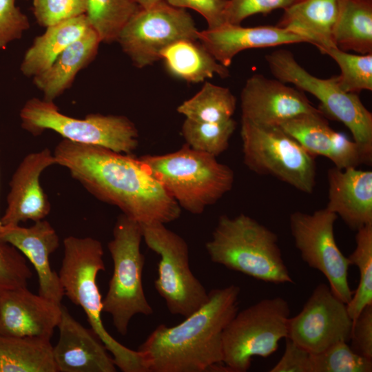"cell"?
<instances>
[{
    "label": "cell",
    "instance_id": "1",
    "mask_svg": "<svg viewBox=\"0 0 372 372\" xmlns=\"http://www.w3.org/2000/svg\"><path fill=\"white\" fill-rule=\"evenodd\" d=\"M53 154L91 194L141 225H165L180 216L181 208L139 158L65 138Z\"/></svg>",
    "mask_w": 372,
    "mask_h": 372
},
{
    "label": "cell",
    "instance_id": "2",
    "mask_svg": "<svg viewBox=\"0 0 372 372\" xmlns=\"http://www.w3.org/2000/svg\"><path fill=\"white\" fill-rule=\"evenodd\" d=\"M240 289H212L208 300L178 324L158 325L138 349L145 372L228 371L223 331L238 311Z\"/></svg>",
    "mask_w": 372,
    "mask_h": 372
},
{
    "label": "cell",
    "instance_id": "3",
    "mask_svg": "<svg viewBox=\"0 0 372 372\" xmlns=\"http://www.w3.org/2000/svg\"><path fill=\"white\" fill-rule=\"evenodd\" d=\"M210 260L256 280L293 283L276 234L245 214L222 215L205 244Z\"/></svg>",
    "mask_w": 372,
    "mask_h": 372
},
{
    "label": "cell",
    "instance_id": "4",
    "mask_svg": "<svg viewBox=\"0 0 372 372\" xmlns=\"http://www.w3.org/2000/svg\"><path fill=\"white\" fill-rule=\"evenodd\" d=\"M103 255L102 244L95 238L70 236L64 239L59 273L64 296L83 309L91 329L112 355L117 367L124 372H145L138 351L115 340L103 323V299L96 278L99 272L105 269Z\"/></svg>",
    "mask_w": 372,
    "mask_h": 372
},
{
    "label": "cell",
    "instance_id": "5",
    "mask_svg": "<svg viewBox=\"0 0 372 372\" xmlns=\"http://www.w3.org/2000/svg\"><path fill=\"white\" fill-rule=\"evenodd\" d=\"M216 157L196 151L185 144L161 155H145L140 161L179 207L201 214L229 192L234 173Z\"/></svg>",
    "mask_w": 372,
    "mask_h": 372
},
{
    "label": "cell",
    "instance_id": "6",
    "mask_svg": "<svg viewBox=\"0 0 372 372\" xmlns=\"http://www.w3.org/2000/svg\"><path fill=\"white\" fill-rule=\"evenodd\" d=\"M142 239L140 223L121 214L114 227L113 238L107 245L113 273L103 299V312L111 315L114 327L122 335H126L133 316L154 313L143 286L145 258L140 249Z\"/></svg>",
    "mask_w": 372,
    "mask_h": 372
},
{
    "label": "cell",
    "instance_id": "7",
    "mask_svg": "<svg viewBox=\"0 0 372 372\" xmlns=\"http://www.w3.org/2000/svg\"><path fill=\"white\" fill-rule=\"evenodd\" d=\"M265 60L275 79L313 95L320 101V110L323 114L342 123L351 133L368 164L371 163L372 114L357 94L342 90L337 76L321 79L312 75L297 62L293 54L288 50H276L267 54Z\"/></svg>",
    "mask_w": 372,
    "mask_h": 372
},
{
    "label": "cell",
    "instance_id": "8",
    "mask_svg": "<svg viewBox=\"0 0 372 372\" xmlns=\"http://www.w3.org/2000/svg\"><path fill=\"white\" fill-rule=\"evenodd\" d=\"M19 116L22 127L35 136L50 130L71 141L125 154H132L138 145L136 125L123 115L89 114L76 118L62 114L53 101L32 98Z\"/></svg>",
    "mask_w": 372,
    "mask_h": 372
},
{
    "label": "cell",
    "instance_id": "9",
    "mask_svg": "<svg viewBox=\"0 0 372 372\" xmlns=\"http://www.w3.org/2000/svg\"><path fill=\"white\" fill-rule=\"evenodd\" d=\"M243 162L251 172L271 176L311 194L316 186L315 157L279 126L241 120Z\"/></svg>",
    "mask_w": 372,
    "mask_h": 372
},
{
    "label": "cell",
    "instance_id": "10",
    "mask_svg": "<svg viewBox=\"0 0 372 372\" xmlns=\"http://www.w3.org/2000/svg\"><path fill=\"white\" fill-rule=\"evenodd\" d=\"M290 309L282 297L265 298L238 311L222 334L223 364L231 372H246L253 357L267 358L288 334Z\"/></svg>",
    "mask_w": 372,
    "mask_h": 372
},
{
    "label": "cell",
    "instance_id": "11",
    "mask_svg": "<svg viewBox=\"0 0 372 372\" xmlns=\"http://www.w3.org/2000/svg\"><path fill=\"white\" fill-rule=\"evenodd\" d=\"M141 226L145 244L160 256L155 289L172 314L191 315L208 300L209 292L190 269L187 242L165 224Z\"/></svg>",
    "mask_w": 372,
    "mask_h": 372
},
{
    "label": "cell",
    "instance_id": "12",
    "mask_svg": "<svg viewBox=\"0 0 372 372\" xmlns=\"http://www.w3.org/2000/svg\"><path fill=\"white\" fill-rule=\"evenodd\" d=\"M198 29L185 9L164 0L140 8L121 31L116 41L134 66L143 68L160 60L161 51L182 39L198 40Z\"/></svg>",
    "mask_w": 372,
    "mask_h": 372
},
{
    "label": "cell",
    "instance_id": "13",
    "mask_svg": "<svg viewBox=\"0 0 372 372\" xmlns=\"http://www.w3.org/2000/svg\"><path fill=\"white\" fill-rule=\"evenodd\" d=\"M338 216L326 207L312 214H291L289 227L302 260L320 271L332 293L345 304L353 296L349 284V260L343 255L334 236Z\"/></svg>",
    "mask_w": 372,
    "mask_h": 372
},
{
    "label": "cell",
    "instance_id": "14",
    "mask_svg": "<svg viewBox=\"0 0 372 372\" xmlns=\"http://www.w3.org/2000/svg\"><path fill=\"white\" fill-rule=\"evenodd\" d=\"M352 326L347 304L322 283L313 289L302 310L289 317L287 338L316 353L337 342H348Z\"/></svg>",
    "mask_w": 372,
    "mask_h": 372
},
{
    "label": "cell",
    "instance_id": "15",
    "mask_svg": "<svg viewBox=\"0 0 372 372\" xmlns=\"http://www.w3.org/2000/svg\"><path fill=\"white\" fill-rule=\"evenodd\" d=\"M240 108L241 120L265 126H279L303 114L322 113L304 92L260 74L247 79L240 93Z\"/></svg>",
    "mask_w": 372,
    "mask_h": 372
},
{
    "label": "cell",
    "instance_id": "16",
    "mask_svg": "<svg viewBox=\"0 0 372 372\" xmlns=\"http://www.w3.org/2000/svg\"><path fill=\"white\" fill-rule=\"evenodd\" d=\"M61 304L34 294L27 286L0 290V335L50 340Z\"/></svg>",
    "mask_w": 372,
    "mask_h": 372
},
{
    "label": "cell",
    "instance_id": "17",
    "mask_svg": "<svg viewBox=\"0 0 372 372\" xmlns=\"http://www.w3.org/2000/svg\"><path fill=\"white\" fill-rule=\"evenodd\" d=\"M53 165H56V159L47 147L28 154L22 160L10 182L1 225H19L29 220L37 222L49 214L51 205L39 178L41 173Z\"/></svg>",
    "mask_w": 372,
    "mask_h": 372
},
{
    "label": "cell",
    "instance_id": "18",
    "mask_svg": "<svg viewBox=\"0 0 372 372\" xmlns=\"http://www.w3.org/2000/svg\"><path fill=\"white\" fill-rule=\"evenodd\" d=\"M59 338L52 347L58 372H115L113 357L92 329L83 327L61 306Z\"/></svg>",
    "mask_w": 372,
    "mask_h": 372
},
{
    "label": "cell",
    "instance_id": "19",
    "mask_svg": "<svg viewBox=\"0 0 372 372\" xmlns=\"http://www.w3.org/2000/svg\"><path fill=\"white\" fill-rule=\"evenodd\" d=\"M0 241L12 245L30 261L38 276L39 294L61 304L63 289L50 262V255L59 247V237L50 223L41 220L30 227L1 225Z\"/></svg>",
    "mask_w": 372,
    "mask_h": 372
},
{
    "label": "cell",
    "instance_id": "20",
    "mask_svg": "<svg viewBox=\"0 0 372 372\" xmlns=\"http://www.w3.org/2000/svg\"><path fill=\"white\" fill-rule=\"evenodd\" d=\"M279 127L313 156H322L339 169L368 164L359 145L332 129L322 113L303 114Z\"/></svg>",
    "mask_w": 372,
    "mask_h": 372
},
{
    "label": "cell",
    "instance_id": "21",
    "mask_svg": "<svg viewBox=\"0 0 372 372\" xmlns=\"http://www.w3.org/2000/svg\"><path fill=\"white\" fill-rule=\"evenodd\" d=\"M197 37L214 59L227 68L237 54L245 50L307 43L300 36L278 25L242 27L227 23L198 30Z\"/></svg>",
    "mask_w": 372,
    "mask_h": 372
},
{
    "label": "cell",
    "instance_id": "22",
    "mask_svg": "<svg viewBox=\"0 0 372 372\" xmlns=\"http://www.w3.org/2000/svg\"><path fill=\"white\" fill-rule=\"evenodd\" d=\"M329 211L353 230L372 224V172L357 167L330 168L327 172Z\"/></svg>",
    "mask_w": 372,
    "mask_h": 372
},
{
    "label": "cell",
    "instance_id": "23",
    "mask_svg": "<svg viewBox=\"0 0 372 372\" xmlns=\"http://www.w3.org/2000/svg\"><path fill=\"white\" fill-rule=\"evenodd\" d=\"M344 0H296L284 10L278 26L304 38L319 50L336 47L333 32Z\"/></svg>",
    "mask_w": 372,
    "mask_h": 372
},
{
    "label": "cell",
    "instance_id": "24",
    "mask_svg": "<svg viewBox=\"0 0 372 372\" xmlns=\"http://www.w3.org/2000/svg\"><path fill=\"white\" fill-rule=\"evenodd\" d=\"M100 39L91 27L69 45L44 72L32 77L43 99L53 101L68 90L78 72L90 63L97 54Z\"/></svg>",
    "mask_w": 372,
    "mask_h": 372
},
{
    "label": "cell",
    "instance_id": "25",
    "mask_svg": "<svg viewBox=\"0 0 372 372\" xmlns=\"http://www.w3.org/2000/svg\"><path fill=\"white\" fill-rule=\"evenodd\" d=\"M90 28L85 14L46 28L26 50L20 66L22 74L34 77L46 70L57 56Z\"/></svg>",
    "mask_w": 372,
    "mask_h": 372
},
{
    "label": "cell",
    "instance_id": "26",
    "mask_svg": "<svg viewBox=\"0 0 372 372\" xmlns=\"http://www.w3.org/2000/svg\"><path fill=\"white\" fill-rule=\"evenodd\" d=\"M168 72L189 83H199L216 74L229 76L228 68L218 62L198 40L182 39L165 49L160 54Z\"/></svg>",
    "mask_w": 372,
    "mask_h": 372
},
{
    "label": "cell",
    "instance_id": "27",
    "mask_svg": "<svg viewBox=\"0 0 372 372\" xmlns=\"http://www.w3.org/2000/svg\"><path fill=\"white\" fill-rule=\"evenodd\" d=\"M0 372H58L50 340L0 335Z\"/></svg>",
    "mask_w": 372,
    "mask_h": 372
},
{
    "label": "cell",
    "instance_id": "28",
    "mask_svg": "<svg viewBox=\"0 0 372 372\" xmlns=\"http://www.w3.org/2000/svg\"><path fill=\"white\" fill-rule=\"evenodd\" d=\"M333 41L343 51L372 53V0L343 1Z\"/></svg>",
    "mask_w": 372,
    "mask_h": 372
},
{
    "label": "cell",
    "instance_id": "29",
    "mask_svg": "<svg viewBox=\"0 0 372 372\" xmlns=\"http://www.w3.org/2000/svg\"><path fill=\"white\" fill-rule=\"evenodd\" d=\"M236 103L229 89L206 81L195 95L183 101L176 110L187 119L219 123L232 118Z\"/></svg>",
    "mask_w": 372,
    "mask_h": 372
},
{
    "label": "cell",
    "instance_id": "30",
    "mask_svg": "<svg viewBox=\"0 0 372 372\" xmlns=\"http://www.w3.org/2000/svg\"><path fill=\"white\" fill-rule=\"evenodd\" d=\"M141 7L135 0H87L85 16L101 42L116 41L131 17Z\"/></svg>",
    "mask_w": 372,
    "mask_h": 372
},
{
    "label": "cell",
    "instance_id": "31",
    "mask_svg": "<svg viewBox=\"0 0 372 372\" xmlns=\"http://www.w3.org/2000/svg\"><path fill=\"white\" fill-rule=\"evenodd\" d=\"M355 248L348 257L351 265L358 267L359 283L347 304V311L353 321L364 307L372 304V224L357 230Z\"/></svg>",
    "mask_w": 372,
    "mask_h": 372
},
{
    "label": "cell",
    "instance_id": "32",
    "mask_svg": "<svg viewBox=\"0 0 372 372\" xmlns=\"http://www.w3.org/2000/svg\"><path fill=\"white\" fill-rule=\"evenodd\" d=\"M231 118L219 123L199 122L185 118L181 134L190 148L215 157L224 152L236 127Z\"/></svg>",
    "mask_w": 372,
    "mask_h": 372
},
{
    "label": "cell",
    "instance_id": "33",
    "mask_svg": "<svg viewBox=\"0 0 372 372\" xmlns=\"http://www.w3.org/2000/svg\"><path fill=\"white\" fill-rule=\"evenodd\" d=\"M320 52L329 56L338 65L340 74L337 76L338 82L344 92L358 94L363 90H372V53L352 54L337 47Z\"/></svg>",
    "mask_w": 372,
    "mask_h": 372
},
{
    "label": "cell",
    "instance_id": "34",
    "mask_svg": "<svg viewBox=\"0 0 372 372\" xmlns=\"http://www.w3.org/2000/svg\"><path fill=\"white\" fill-rule=\"evenodd\" d=\"M312 372H371L372 360L353 350L347 342H339L311 353Z\"/></svg>",
    "mask_w": 372,
    "mask_h": 372
},
{
    "label": "cell",
    "instance_id": "35",
    "mask_svg": "<svg viewBox=\"0 0 372 372\" xmlns=\"http://www.w3.org/2000/svg\"><path fill=\"white\" fill-rule=\"evenodd\" d=\"M32 276L24 256L12 245L0 241V290L27 286Z\"/></svg>",
    "mask_w": 372,
    "mask_h": 372
},
{
    "label": "cell",
    "instance_id": "36",
    "mask_svg": "<svg viewBox=\"0 0 372 372\" xmlns=\"http://www.w3.org/2000/svg\"><path fill=\"white\" fill-rule=\"evenodd\" d=\"M32 5L37 23L47 28L85 14L87 0H32Z\"/></svg>",
    "mask_w": 372,
    "mask_h": 372
},
{
    "label": "cell",
    "instance_id": "37",
    "mask_svg": "<svg viewBox=\"0 0 372 372\" xmlns=\"http://www.w3.org/2000/svg\"><path fill=\"white\" fill-rule=\"evenodd\" d=\"M296 0H228L225 12V23L240 25L247 17L286 9Z\"/></svg>",
    "mask_w": 372,
    "mask_h": 372
},
{
    "label": "cell",
    "instance_id": "38",
    "mask_svg": "<svg viewBox=\"0 0 372 372\" xmlns=\"http://www.w3.org/2000/svg\"><path fill=\"white\" fill-rule=\"evenodd\" d=\"M16 0H0V49L19 39L30 28L28 17L15 4Z\"/></svg>",
    "mask_w": 372,
    "mask_h": 372
},
{
    "label": "cell",
    "instance_id": "39",
    "mask_svg": "<svg viewBox=\"0 0 372 372\" xmlns=\"http://www.w3.org/2000/svg\"><path fill=\"white\" fill-rule=\"evenodd\" d=\"M169 5L192 9L201 14L207 21L208 29L225 23V12L228 0H164Z\"/></svg>",
    "mask_w": 372,
    "mask_h": 372
},
{
    "label": "cell",
    "instance_id": "40",
    "mask_svg": "<svg viewBox=\"0 0 372 372\" xmlns=\"http://www.w3.org/2000/svg\"><path fill=\"white\" fill-rule=\"evenodd\" d=\"M282 356L270 372H312L311 353L289 338Z\"/></svg>",
    "mask_w": 372,
    "mask_h": 372
},
{
    "label": "cell",
    "instance_id": "41",
    "mask_svg": "<svg viewBox=\"0 0 372 372\" xmlns=\"http://www.w3.org/2000/svg\"><path fill=\"white\" fill-rule=\"evenodd\" d=\"M350 340L353 351L372 360V304L364 307L353 321Z\"/></svg>",
    "mask_w": 372,
    "mask_h": 372
},
{
    "label": "cell",
    "instance_id": "42",
    "mask_svg": "<svg viewBox=\"0 0 372 372\" xmlns=\"http://www.w3.org/2000/svg\"><path fill=\"white\" fill-rule=\"evenodd\" d=\"M141 8H147L152 7L163 0H135Z\"/></svg>",
    "mask_w": 372,
    "mask_h": 372
},
{
    "label": "cell",
    "instance_id": "43",
    "mask_svg": "<svg viewBox=\"0 0 372 372\" xmlns=\"http://www.w3.org/2000/svg\"><path fill=\"white\" fill-rule=\"evenodd\" d=\"M1 225V218H0V226Z\"/></svg>",
    "mask_w": 372,
    "mask_h": 372
}]
</instances>
